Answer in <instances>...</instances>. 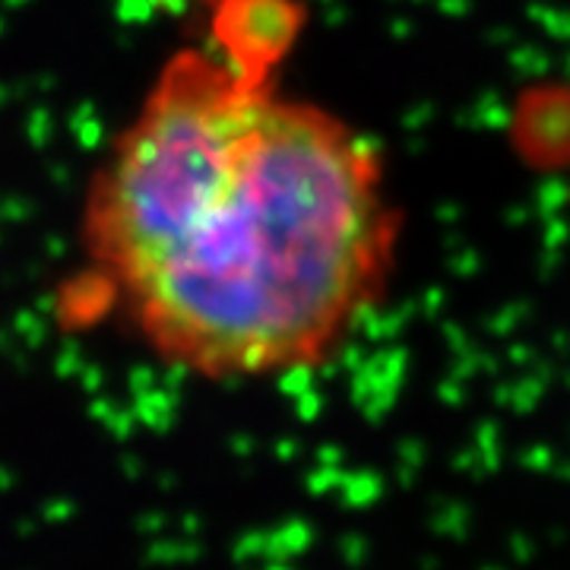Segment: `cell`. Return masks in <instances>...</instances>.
<instances>
[{"instance_id": "cell-1", "label": "cell", "mask_w": 570, "mask_h": 570, "mask_svg": "<svg viewBox=\"0 0 570 570\" xmlns=\"http://www.w3.org/2000/svg\"><path fill=\"white\" fill-rule=\"evenodd\" d=\"M396 247L365 134L209 41L168 58L99 165L63 305L184 377L279 381L346 348Z\"/></svg>"}, {"instance_id": "cell-2", "label": "cell", "mask_w": 570, "mask_h": 570, "mask_svg": "<svg viewBox=\"0 0 570 570\" xmlns=\"http://www.w3.org/2000/svg\"><path fill=\"white\" fill-rule=\"evenodd\" d=\"M142 3H149V7H163V10H178L184 3H200L206 10H216L223 0H142Z\"/></svg>"}]
</instances>
